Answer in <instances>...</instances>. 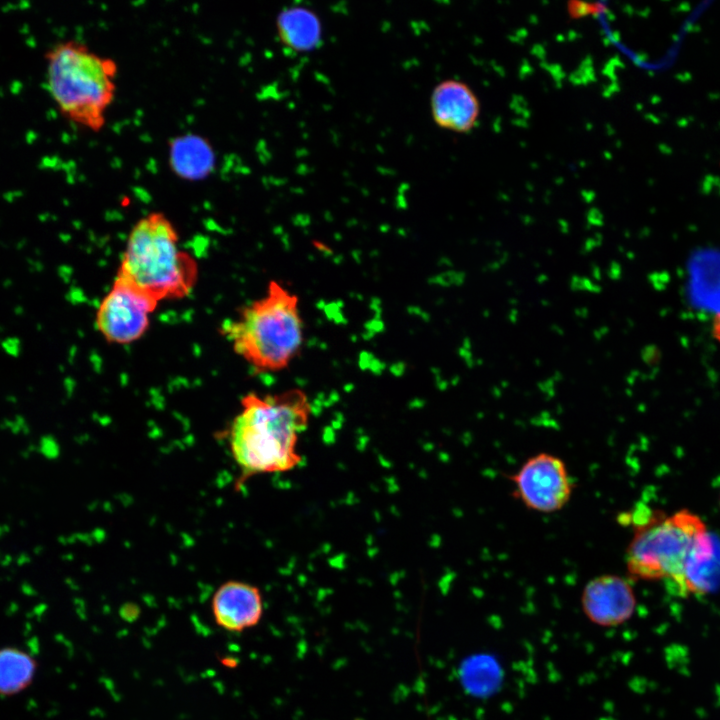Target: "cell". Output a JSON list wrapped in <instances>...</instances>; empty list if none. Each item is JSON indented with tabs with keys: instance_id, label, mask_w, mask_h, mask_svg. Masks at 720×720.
<instances>
[{
	"instance_id": "cell-1",
	"label": "cell",
	"mask_w": 720,
	"mask_h": 720,
	"mask_svg": "<svg viewBox=\"0 0 720 720\" xmlns=\"http://www.w3.org/2000/svg\"><path fill=\"white\" fill-rule=\"evenodd\" d=\"M240 405V411L219 432L240 472L235 488L257 475L296 468L302 461L299 437L307 429L312 411L307 394L299 388L267 395L250 392Z\"/></svg>"
},
{
	"instance_id": "cell-2",
	"label": "cell",
	"mask_w": 720,
	"mask_h": 720,
	"mask_svg": "<svg viewBox=\"0 0 720 720\" xmlns=\"http://www.w3.org/2000/svg\"><path fill=\"white\" fill-rule=\"evenodd\" d=\"M221 330L234 352L256 372L282 371L304 343L299 298L282 282L271 280L265 294L223 323Z\"/></svg>"
},
{
	"instance_id": "cell-3",
	"label": "cell",
	"mask_w": 720,
	"mask_h": 720,
	"mask_svg": "<svg viewBox=\"0 0 720 720\" xmlns=\"http://www.w3.org/2000/svg\"><path fill=\"white\" fill-rule=\"evenodd\" d=\"M45 60L48 92L59 112L79 127L102 130L116 97L117 62L73 39L55 44Z\"/></svg>"
},
{
	"instance_id": "cell-4",
	"label": "cell",
	"mask_w": 720,
	"mask_h": 720,
	"mask_svg": "<svg viewBox=\"0 0 720 720\" xmlns=\"http://www.w3.org/2000/svg\"><path fill=\"white\" fill-rule=\"evenodd\" d=\"M198 275L197 261L180 248L178 232L164 213L150 212L133 225L118 277L159 303L189 295Z\"/></svg>"
},
{
	"instance_id": "cell-5",
	"label": "cell",
	"mask_w": 720,
	"mask_h": 720,
	"mask_svg": "<svg viewBox=\"0 0 720 720\" xmlns=\"http://www.w3.org/2000/svg\"><path fill=\"white\" fill-rule=\"evenodd\" d=\"M634 531L625 563L632 578L664 580L672 590L700 542L710 532L696 513L681 509L670 515L636 510L632 515Z\"/></svg>"
},
{
	"instance_id": "cell-6",
	"label": "cell",
	"mask_w": 720,
	"mask_h": 720,
	"mask_svg": "<svg viewBox=\"0 0 720 720\" xmlns=\"http://www.w3.org/2000/svg\"><path fill=\"white\" fill-rule=\"evenodd\" d=\"M509 478L513 495L527 509L539 513L562 510L569 503L574 489L566 463L548 452L530 456Z\"/></svg>"
},
{
	"instance_id": "cell-7",
	"label": "cell",
	"mask_w": 720,
	"mask_h": 720,
	"mask_svg": "<svg viewBox=\"0 0 720 720\" xmlns=\"http://www.w3.org/2000/svg\"><path fill=\"white\" fill-rule=\"evenodd\" d=\"M158 303L116 276L99 303L95 324L103 338L113 344H130L148 330L150 314Z\"/></svg>"
},
{
	"instance_id": "cell-8",
	"label": "cell",
	"mask_w": 720,
	"mask_h": 720,
	"mask_svg": "<svg viewBox=\"0 0 720 720\" xmlns=\"http://www.w3.org/2000/svg\"><path fill=\"white\" fill-rule=\"evenodd\" d=\"M581 604L593 623L614 627L626 622L636 608V596L630 582L616 574H603L588 581Z\"/></svg>"
},
{
	"instance_id": "cell-9",
	"label": "cell",
	"mask_w": 720,
	"mask_h": 720,
	"mask_svg": "<svg viewBox=\"0 0 720 720\" xmlns=\"http://www.w3.org/2000/svg\"><path fill=\"white\" fill-rule=\"evenodd\" d=\"M211 612L217 626L227 632H243L262 618L263 599L258 587L240 580L222 583L211 599Z\"/></svg>"
},
{
	"instance_id": "cell-10",
	"label": "cell",
	"mask_w": 720,
	"mask_h": 720,
	"mask_svg": "<svg viewBox=\"0 0 720 720\" xmlns=\"http://www.w3.org/2000/svg\"><path fill=\"white\" fill-rule=\"evenodd\" d=\"M431 114L441 128L467 133L477 124L479 100L469 85L457 79L439 82L430 97Z\"/></svg>"
},
{
	"instance_id": "cell-11",
	"label": "cell",
	"mask_w": 720,
	"mask_h": 720,
	"mask_svg": "<svg viewBox=\"0 0 720 720\" xmlns=\"http://www.w3.org/2000/svg\"><path fill=\"white\" fill-rule=\"evenodd\" d=\"M720 587V539L712 532L691 555L678 584L679 595H706Z\"/></svg>"
},
{
	"instance_id": "cell-12",
	"label": "cell",
	"mask_w": 720,
	"mask_h": 720,
	"mask_svg": "<svg viewBox=\"0 0 720 720\" xmlns=\"http://www.w3.org/2000/svg\"><path fill=\"white\" fill-rule=\"evenodd\" d=\"M169 164L174 173L186 180H199L213 169L214 152L199 135H182L170 143Z\"/></svg>"
},
{
	"instance_id": "cell-13",
	"label": "cell",
	"mask_w": 720,
	"mask_h": 720,
	"mask_svg": "<svg viewBox=\"0 0 720 720\" xmlns=\"http://www.w3.org/2000/svg\"><path fill=\"white\" fill-rule=\"evenodd\" d=\"M276 28L281 42L295 51L312 50L322 38L319 16L304 6L283 8L277 15Z\"/></svg>"
},
{
	"instance_id": "cell-14",
	"label": "cell",
	"mask_w": 720,
	"mask_h": 720,
	"mask_svg": "<svg viewBox=\"0 0 720 720\" xmlns=\"http://www.w3.org/2000/svg\"><path fill=\"white\" fill-rule=\"evenodd\" d=\"M38 669L36 659L14 646L0 648V697L16 696L31 686Z\"/></svg>"
},
{
	"instance_id": "cell-15",
	"label": "cell",
	"mask_w": 720,
	"mask_h": 720,
	"mask_svg": "<svg viewBox=\"0 0 720 720\" xmlns=\"http://www.w3.org/2000/svg\"><path fill=\"white\" fill-rule=\"evenodd\" d=\"M601 3H584L579 1L570 2L567 5V12L571 18L578 19L588 15H598L605 10Z\"/></svg>"
},
{
	"instance_id": "cell-16",
	"label": "cell",
	"mask_w": 720,
	"mask_h": 720,
	"mask_svg": "<svg viewBox=\"0 0 720 720\" xmlns=\"http://www.w3.org/2000/svg\"><path fill=\"white\" fill-rule=\"evenodd\" d=\"M1 347L8 355L18 357L21 352V341L18 337H8L1 341Z\"/></svg>"
},
{
	"instance_id": "cell-17",
	"label": "cell",
	"mask_w": 720,
	"mask_h": 720,
	"mask_svg": "<svg viewBox=\"0 0 720 720\" xmlns=\"http://www.w3.org/2000/svg\"><path fill=\"white\" fill-rule=\"evenodd\" d=\"M712 335L720 343V312L712 320Z\"/></svg>"
}]
</instances>
